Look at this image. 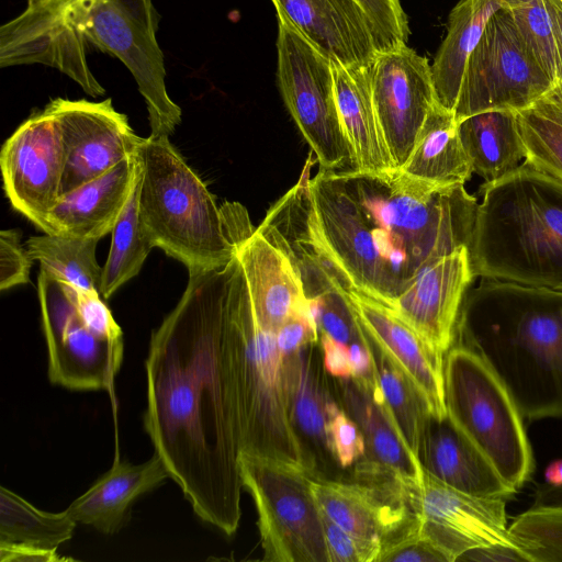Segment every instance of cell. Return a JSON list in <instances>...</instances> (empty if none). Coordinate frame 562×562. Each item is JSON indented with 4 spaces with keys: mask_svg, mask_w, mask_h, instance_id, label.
Instances as JSON below:
<instances>
[{
    "mask_svg": "<svg viewBox=\"0 0 562 562\" xmlns=\"http://www.w3.org/2000/svg\"><path fill=\"white\" fill-rule=\"evenodd\" d=\"M231 262L189 273L180 301L153 331L143 415L170 479L196 516L226 536L239 526L244 487L224 349Z\"/></svg>",
    "mask_w": 562,
    "mask_h": 562,
    "instance_id": "1",
    "label": "cell"
},
{
    "mask_svg": "<svg viewBox=\"0 0 562 562\" xmlns=\"http://www.w3.org/2000/svg\"><path fill=\"white\" fill-rule=\"evenodd\" d=\"M314 236L346 278L389 305L429 262L469 247L477 209L464 184L438 187L319 168L307 181Z\"/></svg>",
    "mask_w": 562,
    "mask_h": 562,
    "instance_id": "2",
    "label": "cell"
},
{
    "mask_svg": "<svg viewBox=\"0 0 562 562\" xmlns=\"http://www.w3.org/2000/svg\"><path fill=\"white\" fill-rule=\"evenodd\" d=\"M454 344L487 364L524 419L562 418V291L483 279L465 294Z\"/></svg>",
    "mask_w": 562,
    "mask_h": 562,
    "instance_id": "3",
    "label": "cell"
},
{
    "mask_svg": "<svg viewBox=\"0 0 562 562\" xmlns=\"http://www.w3.org/2000/svg\"><path fill=\"white\" fill-rule=\"evenodd\" d=\"M481 191L468 247L474 278L562 291V180L525 160Z\"/></svg>",
    "mask_w": 562,
    "mask_h": 562,
    "instance_id": "4",
    "label": "cell"
},
{
    "mask_svg": "<svg viewBox=\"0 0 562 562\" xmlns=\"http://www.w3.org/2000/svg\"><path fill=\"white\" fill-rule=\"evenodd\" d=\"M224 349L236 411L240 453L305 470L286 406L283 357L276 333L259 324L240 263L231 262Z\"/></svg>",
    "mask_w": 562,
    "mask_h": 562,
    "instance_id": "5",
    "label": "cell"
},
{
    "mask_svg": "<svg viewBox=\"0 0 562 562\" xmlns=\"http://www.w3.org/2000/svg\"><path fill=\"white\" fill-rule=\"evenodd\" d=\"M138 210L155 247L189 273L220 269L236 257L221 206L169 137L144 139Z\"/></svg>",
    "mask_w": 562,
    "mask_h": 562,
    "instance_id": "6",
    "label": "cell"
},
{
    "mask_svg": "<svg viewBox=\"0 0 562 562\" xmlns=\"http://www.w3.org/2000/svg\"><path fill=\"white\" fill-rule=\"evenodd\" d=\"M37 294L49 381L112 393L124 353L123 331L100 293L40 271Z\"/></svg>",
    "mask_w": 562,
    "mask_h": 562,
    "instance_id": "7",
    "label": "cell"
},
{
    "mask_svg": "<svg viewBox=\"0 0 562 562\" xmlns=\"http://www.w3.org/2000/svg\"><path fill=\"white\" fill-rule=\"evenodd\" d=\"M445 403L454 426L516 492L530 480L535 459L514 400L487 364L453 344L445 356Z\"/></svg>",
    "mask_w": 562,
    "mask_h": 562,
    "instance_id": "8",
    "label": "cell"
},
{
    "mask_svg": "<svg viewBox=\"0 0 562 562\" xmlns=\"http://www.w3.org/2000/svg\"><path fill=\"white\" fill-rule=\"evenodd\" d=\"M239 470L256 506L263 560L329 562L313 477L300 468L246 453H240Z\"/></svg>",
    "mask_w": 562,
    "mask_h": 562,
    "instance_id": "9",
    "label": "cell"
},
{
    "mask_svg": "<svg viewBox=\"0 0 562 562\" xmlns=\"http://www.w3.org/2000/svg\"><path fill=\"white\" fill-rule=\"evenodd\" d=\"M278 85L282 99L321 168L353 169L340 120L330 60L292 24L278 16Z\"/></svg>",
    "mask_w": 562,
    "mask_h": 562,
    "instance_id": "10",
    "label": "cell"
},
{
    "mask_svg": "<svg viewBox=\"0 0 562 562\" xmlns=\"http://www.w3.org/2000/svg\"><path fill=\"white\" fill-rule=\"evenodd\" d=\"M54 9L87 43L112 54L127 67L146 102L149 136L169 137L181 122V109L167 92L164 55L156 32L113 0H70Z\"/></svg>",
    "mask_w": 562,
    "mask_h": 562,
    "instance_id": "11",
    "label": "cell"
},
{
    "mask_svg": "<svg viewBox=\"0 0 562 562\" xmlns=\"http://www.w3.org/2000/svg\"><path fill=\"white\" fill-rule=\"evenodd\" d=\"M553 86L525 46L512 14L502 8L467 61L453 113L461 121L486 111L524 110Z\"/></svg>",
    "mask_w": 562,
    "mask_h": 562,
    "instance_id": "12",
    "label": "cell"
},
{
    "mask_svg": "<svg viewBox=\"0 0 562 562\" xmlns=\"http://www.w3.org/2000/svg\"><path fill=\"white\" fill-rule=\"evenodd\" d=\"M67 154L49 108L33 113L4 142L0 167L12 207L48 234L47 217L61 195Z\"/></svg>",
    "mask_w": 562,
    "mask_h": 562,
    "instance_id": "13",
    "label": "cell"
},
{
    "mask_svg": "<svg viewBox=\"0 0 562 562\" xmlns=\"http://www.w3.org/2000/svg\"><path fill=\"white\" fill-rule=\"evenodd\" d=\"M406 495L417 518L418 533L432 543L448 562H454L479 547L497 543L518 546L507 522L508 499L464 493L426 472L423 482Z\"/></svg>",
    "mask_w": 562,
    "mask_h": 562,
    "instance_id": "14",
    "label": "cell"
},
{
    "mask_svg": "<svg viewBox=\"0 0 562 562\" xmlns=\"http://www.w3.org/2000/svg\"><path fill=\"white\" fill-rule=\"evenodd\" d=\"M325 270L330 288L344 299L370 341L407 376L430 415L445 418V357L389 306L357 289L334 262Z\"/></svg>",
    "mask_w": 562,
    "mask_h": 562,
    "instance_id": "15",
    "label": "cell"
},
{
    "mask_svg": "<svg viewBox=\"0 0 562 562\" xmlns=\"http://www.w3.org/2000/svg\"><path fill=\"white\" fill-rule=\"evenodd\" d=\"M321 509L359 547L362 562H379L383 551L417 529L402 486L345 480H315Z\"/></svg>",
    "mask_w": 562,
    "mask_h": 562,
    "instance_id": "16",
    "label": "cell"
},
{
    "mask_svg": "<svg viewBox=\"0 0 562 562\" xmlns=\"http://www.w3.org/2000/svg\"><path fill=\"white\" fill-rule=\"evenodd\" d=\"M376 119L395 169L407 160L437 101L431 66L407 44L378 53L369 67Z\"/></svg>",
    "mask_w": 562,
    "mask_h": 562,
    "instance_id": "17",
    "label": "cell"
},
{
    "mask_svg": "<svg viewBox=\"0 0 562 562\" xmlns=\"http://www.w3.org/2000/svg\"><path fill=\"white\" fill-rule=\"evenodd\" d=\"M47 106L58 122L67 154L63 193L136 155L145 139L135 134L110 98L100 102L57 98Z\"/></svg>",
    "mask_w": 562,
    "mask_h": 562,
    "instance_id": "18",
    "label": "cell"
},
{
    "mask_svg": "<svg viewBox=\"0 0 562 562\" xmlns=\"http://www.w3.org/2000/svg\"><path fill=\"white\" fill-rule=\"evenodd\" d=\"M283 378L288 414L306 472L315 480H342L329 437L330 419L341 406L324 369L321 344L284 356Z\"/></svg>",
    "mask_w": 562,
    "mask_h": 562,
    "instance_id": "19",
    "label": "cell"
},
{
    "mask_svg": "<svg viewBox=\"0 0 562 562\" xmlns=\"http://www.w3.org/2000/svg\"><path fill=\"white\" fill-rule=\"evenodd\" d=\"M473 279L463 246L425 266L386 306L445 357L454 344L460 310Z\"/></svg>",
    "mask_w": 562,
    "mask_h": 562,
    "instance_id": "20",
    "label": "cell"
},
{
    "mask_svg": "<svg viewBox=\"0 0 562 562\" xmlns=\"http://www.w3.org/2000/svg\"><path fill=\"white\" fill-rule=\"evenodd\" d=\"M85 38L70 26L60 11L27 5L0 29V66L44 64L75 80L86 93H105L91 72Z\"/></svg>",
    "mask_w": 562,
    "mask_h": 562,
    "instance_id": "21",
    "label": "cell"
},
{
    "mask_svg": "<svg viewBox=\"0 0 562 562\" xmlns=\"http://www.w3.org/2000/svg\"><path fill=\"white\" fill-rule=\"evenodd\" d=\"M330 383L340 406L359 426L366 441L364 457L353 467L352 480L393 481L405 491L418 486L424 479L423 467L397 434L381 396L374 397L351 378L330 376Z\"/></svg>",
    "mask_w": 562,
    "mask_h": 562,
    "instance_id": "22",
    "label": "cell"
},
{
    "mask_svg": "<svg viewBox=\"0 0 562 562\" xmlns=\"http://www.w3.org/2000/svg\"><path fill=\"white\" fill-rule=\"evenodd\" d=\"M278 16L345 67H369L379 53L374 27L355 0H271Z\"/></svg>",
    "mask_w": 562,
    "mask_h": 562,
    "instance_id": "23",
    "label": "cell"
},
{
    "mask_svg": "<svg viewBox=\"0 0 562 562\" xmlns=\"http://www.w3.org/2000/svg\"><path fill=\"white\" fill-rule=\"evenodd\" d=\"M142 175L138 153L63 193L47 217L48 234L100 239L112 232Z\"/></svg>",
    "mask_w": 562,
    "mask_h": 562,
    "instance_id": "24",
    "label": "cell"
},
{
    "mask_svg": "<svg viewBox=\"0 0 562 562\" xmlns=\"http://www.w3.org/2000/svg\"><path fill=\"white\" fill-rule=\"evenodd\" d=\"M236 257L261 327L276 333L293 315L311 310L291 260L257 228L236 246Z\"/></svg>",
    "mask_w": 562,
    "mask_h": 562,
    "instance_id": "25",
    "label": "cell"
},
{
    "mask_svg": "<svg viewBox=\"0 0 562 562\" xmlns=\"http://www.w3.org/2000/svg\"><path fill=\"white\" fill-rule=\"evenodd\" d=\"M419 461L424 472L464 493L505 499L517 493L448 415L445 418L428 416L422 436Z\"/></svg>",
    "mask_w": 562,
    "mask_h": 562,
    "instance_id": "26",
    "label": "cell"
},
{
    "mask_svg": "<svg viewBox=\"0 0 562 562\" xmlns=\"http://www.w3.org/2000/svg\"><path fill=\"white\" fill-rule=\"evenodd\" d=\"M169 477V471L157 453L140 464L121 461L116 456L110 470L65 512L77 524L113 535L130 519L133 503Z\"/></svg>",
    "mask_w": 562,
    "mask_h": 562,
    "instance_id": "27",
    "label": "cell"
},
{
    "mask_svg": "<svg viewBox=\"0 0 562 562\" xmlns=\"http://www.w3.org/2000/svg\"><path fill=\"white\" fill-rule=\"evenodd\" d=\"M336 102L359 173L389 176L396 171L384 142L372 100L369 67L333 63Z\"/></svg>",
    "mask_w": 562,
    "mask_h": 562,
    "instance_id": "28",
    "label": "cell"
},
{
    "mask_svg": "<svg viewBox=\"0 0 562 562\" xmlns=\"http://www.w3.org/2000/svg\"><path fill=\"white\" fill-rule=\"evenodd\" d=\"M400 172L438 187L465 184L473 168L454 113L437 101L430 108Z\"/></svg>",
    "mask_w": 562,
    "mask_h": 562,
    "instance_id": "29",
    "label": "cell"
},
{
    "mask_svg": "<svg viewBox=\"0 0 562 562\" xmlns=\"http://www.w3.org/2000/svg\"><path fill=\"white\" fill-rule=\"evenodd\" d=\"M501 0H460L449 14L448 31L431 65L437 102L453 112L467 61Z\"/></svg>",
    "mask_w": 562,
    "mask_h": 562,
    "instance_id": "30",
    "label": "cell"
},
{
    "mask_svg": "<svg viewBox=\"0 0 562 562\" xmlns=\"http://www.w3.org/2000/svg\"><path fill=\"white\" fill-rule=\"evenodd\" d=\"M459 135L473 172L491 183L517 169L526 159L513 110L486 111L458 121Z\"/></svg>",
    "mask_w": 562,
    "mask_h": 562,
    "instance_id": "31",
    "label": "cell"
},
{
    "mask_svg": "<svg viewBox=\"0 0 562 562\" xmlns=\"http://www.w3.org/2000/svg\"><path fill=\"white\" fill-rule=\"evenodd\" d=\"M76 525L65 510L38 509L11 490L0 487V547L57 550L72 537Z\"/></svg>",
    "mask_w": 562,
    "mask_h": 562,
    "instance_id": "32",
    "label": "cell"
},
{
    "mask_svg": "<svg viewBox=\"0 0 562 562\" xmlns=\"http://www.w3.org/2000/svg\"><path fill=\"white\" fill-rule=\"evenodd\" d=\"M99 239L78 238L56 234L32 236L25 248L41 271L67 281L80 289L101 291L103 267L97 261Z\"/></svg>",
    "mask_w": 562,
    "mask_h": 562,
    "instance_id": "33",
    "label": "cell"
},
{
    "mask_svg": "<svg viewBox=\"0 0 562 562\" xmlns=\"http://www.w3.org/2000/svg\"><path fill=\"white\" fill-rule=\"evenodd\" d=\"M370 344L376 364L382 405L405 446L419 460L422 436L430 415L428 407L407 376L371 341Z\"/></svg>",
    "mask_w": 562,
    "mask_h": 562,
    "instance_id": "34",
    "label": "cell"
},
{
    "mask_svg": "<svg viewBox=\"0 0 562 562\" xmlns=\"http://www.w3.org/2000/svg\"><path fill=\"white\" fill-rule=\"evenodd\" d=\"M139 183L140 178L111 232V246L103 266L100 291L104 299L111 297L123 284L138 274L145 259L155 247L139 216Z\"/></svg>",
    "mask_w": 562,
    "mask_h": 562,
    "instance_id": "35",
    "label": "cell"
},
{
    "mask_svg": "<svg viewBox=\"0 0 562 562\" xmlns=\"http://www.w3.org/2000/svg\"><path fill=\"white\" fill-rule=\"evenodd\" d=\"M515 114L525 160L562 180V122L537 103Z\"/></svg>",
    "mask_w": 562,
    "mask_h": 562,
    "instance_id": "36",
    "label": "cell"
},
{
    "mask_svg": "<svg viewBox=\"0 0 562 562\" xmlns=\"http://www.w3.org/2000/svg\"><path fill=\"white\" fill-rule=\"evenodd\" d=\"M530 562H562V509L528 508L509 524Z\"/></svg>",
    "mask_w": 562,
    "mask_h": 562,
    "instance_id": "37",
    "label": "cell"
},
{
    "mask_svg": "<svg viewBox=\"0 0 562 562\" xmlns=\"http://www.w3.org/2000/svg\"><path fill=\"white\" fill-rule=\"evenodd\" d=\"M370 19L379 53L406 44L408 22L400 0H355Z\"/></svg>",
    "mask_w": 562,
    "mask_h": 562,
    "instance_id": "38",
    "label": "cell"
},
{
    "mask_svg": "<svg viewBox=\"0 0 562 562\" xmlns=\"http://www.w3.org/2000/svg\"><path fill=\"white\" fill-rule=\"evenodd\" d=\"M329 437L335 460L342 471L353 468L364 457V437L342 407L330 419Z\"/></svg>",
    "mask_w": 562,
    "mask_h": 562,
    "instance_id": "39",
    "label": "cell"
},
{
    "mask_svg": "<svg viewBox=\"0 0 562 562\" xmlns=\"http://www.w3.org/2000/svg\"><path fill=\"white\" fill-rule=\"evenodd\" d=\"M19 229L0 232V290L5 291L30 282L34 259L21 244Z\"/></svg>",
    "mask_w": 562,
    "mask_h": 562,
    "instance_id": "40",
    "label": "cell"
},
{
    "mask_svg": "<svg viewBox=\"0 0 562 562\" xmlns=\"http://www.w3.org/2000/svg\"><path fill=\"white\" fill-rule=\"evenodd\" d=\"M281 355L290 356L308 344L319 342V329L312 311L299 313L285 321L276 331Z\"/></svg>",
    "mask_w": 562,
    "mask_h": 562,
    "instance_id": "41",
    "label": "cell"
},
{
    "mask_svg": "<svg viewBox=\"0 0 562 562\" xmlns=\"http://www.w3.org/2000/svg\"><path fill=\"white\" fill-rule=\"evenodd\" d=\"M379 562H448L417 529L383 551Z\"/></svg>",
    "mask_w": 562,
    "mask_h": 562,
    "instance_id": "42",
    "label": "cell"
},
{
    "mask_svg": "<svg viewBox=\"0 0 562 562\" xmlns=\"http://www.w3.org/2000/svg\"><path fill=\"white\" fill-rule=\"evenodd\" d=\"M321 512L329 562H362L359 547L353 538L322 509Z\"/></svg>",
    "mask_w": 562,
    "mask_h": 562,
    "instance_id": "43",
    "label": "cell"
},
{
    "mask_svg": "<svg viewBox=\"0 0 562 562\" xmlns=\"http://www.w3.org/2000/svg\"><path fill=\"white\" fill-rule=\"evenodd\" d=\"M319 344L326 373L334 379H350L348 347L323 331L319 333Z\"/></svg>",
    "mask_w": 562,
    "mask_h": 562,
    "instance_id": "44",
    "label": "cell"
},
{
    "mask_svg": "<svg viewBox=\"0 0 562 562\" xmlns=\"http://www.w3.org/2000/svg\"><path fill=\"white\" fill-rule=\"evenodd\" d=\"M457 561L530 562V559L525 551L516 544L497 543L472 549L460 555Z\"/></svg>",
    "mask_w": 562,
    "mask_h": 562,
    "instance_id": "45",
    "label": "cell"
},
{
    "mask_svg": "<svg viewBox=\"0 0 562 562\" xmlns=\"http://www.w3.org/2000/svg\"><path fill=\"white\" fill-rule=\"evenodd\" d=\"M69 560L58 555L57 550H38L29 548H14V547H0V561H42V562H57Z\"/></svg>",
    "mask_w": 562,
    "mask_h": 562,
    "instance_id": "46",
    "label": "cell"
},
{
    "mask_svg": "<svg viewBox=\"0 0 562 562\" xmlns=\"http://www.w3.org/2000/svg\"><path fill=\"white\" fill-rule=\"evenodd\" d=\"M532 509H562V486L539 485L532 496Z\"/></svg>",
    "mask_w": 562,
    "mask_h": 562,
    "instance_id": "47",
    "label": "cell"
},
{
    "mask_svg": "<svg viewBox=\"0 0 562 562\" xmlns=\"http://www.w3.org/2000/svg\"><path fill=\"white\" fill-rule=\"evenodd\" d=\"M550 16L562 71V1L544 0Z\"/></svg>",
    "mask_w": 562,
    "mask_h": 562,
    "instance_id": "48",
    "label": "cell"
},
{
    "mask_svg": "<svg viewBox=\"0 0 562 562\" xmlns=\"http://www.w3.org/2000/svg\"><path fill=\"white\" fill-rule=\"evenodd\" d=\"M544 484L552 487L562 486V458L551 461L543 471Z\"/></svg>",
    "mask_w": 562,
    "mask_h": 562,
    "instance_id": "49",
    "label": "cell"
},
{
    "mask_svg": "<svg viewBox=\"0 0 562 562\" xmlns=\"http://www.w3.org/2000/svg\"><path fill=\"white\" fill-rule=\"evenodd\" d=\"M560 1H562V0H560Z\"/></svg>",
    "mask_w": 562,
    "mask_h": 562,
    "instance_id": "50",
    "label": "cell"
}]
</instances>
